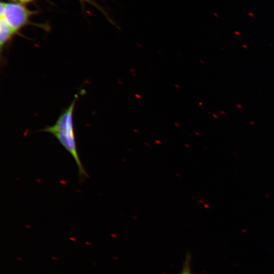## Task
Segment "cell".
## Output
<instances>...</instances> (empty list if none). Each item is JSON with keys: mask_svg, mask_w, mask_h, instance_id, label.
<instances>
[{"mask_svg": "<svg viewBox=\"0 0 274 274\" xmlns=\"http://www.w3.org/2000/svg\"><path fill=\"white\" fill-rule=\"evenodd\" d=\"M84 1H88V0H84Z\"/></svg>", "mask_w": 274, "mask_h": 274, "instance_id": "cell-7", "label": "cell"}, {"mask_svg": "<svg viewBox=\"0 0 274 274\" xmlns=\"http://www.w3.org/2000/svg\"><path fill=\"white\" fill-rule=\"evenodd\" d=\"M0 18V47L2 53L17 31L3 18Z\"/></svg>", "mask_w": 274, "mask_h": 274, "instance_id": "cell-3", "label": "cell"}, {"mask_svg": "<svg viewBox=\"0 0 274 274\" xmlns=\"http://www.w3.org/2000/svg\"><path fill=\"white\" fill-rule=\"evenodd\" d=\"M190 264L191 256L188 253L183 262L182 269L179 274H192Z\"/></svg>", "mask_w": 274, "mask_h": 274, "instance_id": "cell-4", "label": "cell"}, {"mask_svg": "<svg viewBox=\"0 0 274 274\" xmlns=\"http://www.w3.org/2000/svg\"><path fill=\"white\" fill-rule=\"evenodd\" d=\"M78 96V94L75 95L70 106L61 113L53 125L47 126L40 131L52 134L70 153L77 164L79 178L82 181L89 176L79 158L74 132L73 114Z\"/></svg>", "mask_w": 274, "mask_h": 274, "instance_id": "cell-1", "label": "cell"}, {"mask_svg": "<svg viewBox=\"0 0 274 274\" xmlns=\"http://www.w3.org/2000/svg\"><path fill=\"white\" fill-rule=\"evenodd\" d=\"M1 17L17 31L28 21L29 12L22 5L18 4L1 3Z\"/></svg>", "mask_w": 274, "mask_h": 274, "instance_id": "cell-2", "label": "cell"}, {"mask_svg": "<svg viewBox=\"0 0 274 274\" xmlns=\"http://www.w3.org/2000/svg\"><path fill=\"white\" fill-rule=\"evenodd\" d=\"M31 0H19V1H21L22 2H29Z\"/></svg>", "mask_w": 274, "mask_h": 274, "instance_id": "cell-5", "label": "cell"}, {"mask_svg": "<svg viewBox=\"0 0 274 274\" xmlns=\"http://www.w3.org/2000/svg\"><path fill=\"white\" fill-rule=\"evenodd\" d=\"M15 1H19V0H15Z\"/></svg>", "mask_w": 274, "mask_h": 274, "instance_id": "cell-6", "label": "cell"}]
</instances>
